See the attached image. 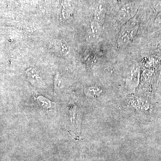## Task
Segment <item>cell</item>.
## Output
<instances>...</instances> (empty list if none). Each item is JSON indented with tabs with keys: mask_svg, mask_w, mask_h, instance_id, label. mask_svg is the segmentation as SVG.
<instances>
[{
	"mask_svg": "<svg viewBox=\"0 0 161 161\" xmlns=\"http://www.w3.org/2000/svg\"><path fill=\"white\" fill-rule=\"evenodd\" d=\"M154 6L158 11H161V0H156L154 3Z\"/></svg>",
	"mask_w": 161,
	"mask_h": 161,
	"instance_id": "obj_9",
	"label": "cell"
},
{
	"mask_svg": "<svg viewBox=\"0 0 161 161\" xmlns=\"http://www.w3.org/2000/svg\"><path fill=\"white\" fill-rule=\"evenodd\" d=\"M154 23L156 25L161 24V11L159 12L154 21Z\"/></svg>",
	"mask_w": 161,
	"mask_h": 161,
	"instance_id": "obj_10",
	"label": "cell"
},
{
	"mask_svg": "<svg viewBox=\"0 0 161 161\" xmlns=\"http://www.w3.org/2000/svg\"><path fill=\"white\" fill-rule=\"evenodd\" d=\"M86 92L91 95H99L101 93V90L97 87H89L86 89Z\"/></svg>",
	"mask_w": 161,
	"mask_h": 161,
	"instance_id": "obj_8",
	"label": "cell"
},
{
	"mask_svg": "<svg viewBox=\"0 0 161 161\" xmlns=\"http://www.w3.org/2000/svg\"><path fill=\"white\" fill-rule=\"evenodd\" d=\"M139 26V21L136 16L124 23L117 37V45L119 48L125 47L134 40L138 33Z\"/></svg>",
	"mask_w": 161,
	"mask_h": 161,
	"instance_id": "obj_1",
	"label": "cell"
},
{
	"mask_svg": "<svg viewBox=\"0 0 161 161\" xmlns=\"http://www.w3.org/2000/svg\"><path fill=\"white\" fill-rule=\"evenodd\" d=\"M49 49L52 53L60 57H66L70 53V47L64 40L54 39L49 44Z\"/></svg>",
	"mask_w": 161,
	"mask_h": 161,
	"instance_id": "obj_2",
	"label": "cell"
},
{
	"mask_svg": "<svg viewBox=\"0 0 161 161\" xmlns=\"http://www.w3.org/2000/svg\"><path fill=\"white\" fill-rule=\"evenodd\" d=\"M137 12V7L133 3H129L123 6L117 14V19L120 22L125 23L134 17Z\"/></svg>",
	"mask_w": 161,
	"mask_h": 161,
	"instance_id": "obj_3",
	"label": "cell"
},
{
	"mask_svg": "<svg viewBox=\"0 0 161 161\" xmlns=\"http://www.w3.org/2000/svg\"><path fill=\"white\" fill-rule=\"evenodd\" d=\"M26 73L27 78L31 82L35 84H39L42 81L40 74L35 69L30 68L26 70Z\"/></svg>",
	"mask_w": 161,
	"mask_h": 161,
	"instance_id": "obj_5",
	"label": "cell"
},
{
	"mask_svg": "<svg viewBox=\"0 0 161 161\" xmlns=\"http://www.w3.org/2000/svg\"><path fill=\"white\" fill-rule=\"evenodd\" d=\"M101 32L100 24L94 21L90 24V30L87 35V40L89 41H95L97 40Z\"/></svg>",
	"mask_w": 161,
	"mask_h": 161,
	"instance_id": "obj_4",
	"label": "cell"
},
{
	"mask_svg": "<svg viewBox=\"0 0 161 161\" xmlns=\"http://www.w3.org/2000/svg\"><path fill=\"white\" fill-rule=\"evenodd\" d=\"M105 13L102 6L97 9L95 14V21L99 23H102L104 19Z\"/></svg>",
	"mask_w": 161,
	"mask_h": 161,
	"instance_id": "obj_7",
	"label": "cell"
},
{
	"mask_svg": "<svg viewBox=\"0 0 161 161\" xmlns=\"http://www.w3.org/2000/svg\"><path fill=\"white\" fill-rule=\"evenodd\" d=\"M140 75V69L138 66H135L131 71L130 82L132 86H136L139 81Z\"/></svg>",
	"mask_w": 161,
	"mask_h": 161,
	"instance_id": "obj_6",
	"label": "cell"
},
{
	"mask_svg": "<svg viewBox=\"0 0 161 161\" xmlns=\"http://www.w3.org/2000/svg\"><path fill=\"white\" fill-rule=\"evenodd\" d=\"M157 43L158 46L161 47V32L159 34L157 39Z\"/></svg>",
	"mask_w": 161,
	"mask_h": 161,
	"instance_id": "obj_11",
	"label": "cell"
}]
</instances>
